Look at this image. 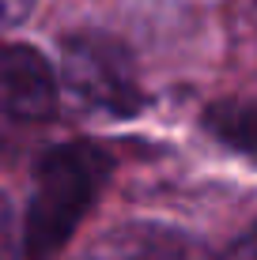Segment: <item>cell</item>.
Here are the masks:
<instances>
[{
    "instance_id": "obj_1",
    "label": "cell",
    "mask_w": 257,
    "mask_h": 260,
    "mask_svg": "<svg viewBox=\"0 0 257 260\" xmlns=\"http://www.w3.org/2000/svg\"><path fill=\"white\" fill-rule=\"evenodd\" d=\"M106 170V155L87 143H65L42 155L23 222V249L31 260H49L72 238L102 189Z\"/></svg>"
},
{
    "instance_id": "obj_2",
    "label": "cell",
    "mask_w": 257,
    "mask_h": 260,
    "mask_svg": "<svg viewBox=\"0 0 257 260\" xmlns=\"http://www.w3.org/2000/svg\"><path fill=\"white\" fill-rule=\"evenodd\" d=\"M61 87L87 117H132L144 106L125 46L106 34H76L61 53Z\"/></svg>"
},
{
    "instance_id": "obj_3",
    "label": "cell",
    "mask_w": 257,
    "mask_h": 260,
    "mask_svg": "<svg viewBox=\"0 0 257 260\" xmlns=\"http://www.w3.org/2000/svg\"><path fill=\"white\" fill-rule=\"evenodd\" d=\"M61 76L31 46H0V110L15 121H46L57 110Z\"/></svg>"
},
{
    "instance_id": "obj_4",
    "label": "cell",
    "mask_w": 257,
    "mask_h": 260,
    "mask_svg": "<svg viewBox=\"0 0 257 260\" xmlns=\"http://www.w3.org/2000/svg\"><path fill=\"white\" fill-rule=\"evenodd\" d=\"M83 260H216V256L185 230L159 226V222H121L95 241L83 253Z\"/></svg>"
},
{
    "instance_id": "obj_5",
    "label": "cell",
    "mask_w": 257,
    "mask_h": 260,
    "mask_svg": "<svg viewBox=\"0 0 257 260\" xmlns=\"http://www.w3.org/2000/svg\"><path fill=\"white\" fill-rule=\"evenodd\" d=\"M205 128L235 155L257 162V102H216L205 113Z\"/></svg>"
},
{
    "instance_id": "obj_6",
    "label": "cell",
    "mask_w": 257,
    "mask_h": 260,
    "mask_svg": "<svg viewBox=\"0 0 257 260\" xmlns=\"http://www.w3.org/2000/svg\"><path fill=\"white\" fill-rule=\"evenodd\" d=\"M31 8H34V0H0V30H8V26L23 23Z\"/></svg>"
},
{
    "instance_id": "obj_7",
    "label": "cell",
    "mask_w": 257,
    "mask_h": 260,
    "mask_svg": "<svg viewBox=\"0 0 257 260\" xmlns=\"http://www.w3.org/2000/svg\"><path fill=\"white\" fill-rule=\"evenodd\" d=\"M227 260H257V222L250 230H246L242 238L231 245V253H227Z\"/></svg>"
},
{
    "instance_id": "obj_8",
    "label": "cell",
    "mask_w": 257,
    "mask_h": 260,
    "mask_svg": "<svg viewBox=\"0 0 257 260\" xmlns=\"http://www.w3.org/2000/svg\"><path fill=\"white\" fill-rule=\"evenodd\" d=\"M4 211H8V208H4V200H0V222H4Z\"/></svg>"
}]
</instances>
